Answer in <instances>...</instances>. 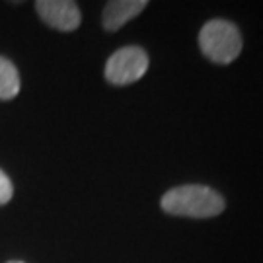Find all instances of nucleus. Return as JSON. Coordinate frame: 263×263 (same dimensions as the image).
<instances>
[{
	"instance_id": "1",
	"label": "nucleus",
	"mask_w": 263,
	"mask_h": 263,
	"mask_svg": "<svg viewBox=\"0 0 263 263\" xmlns=\"http://www.w3.org/2000/svg\"><path fill=\"white\" fill-rule=\"evenodd\" d=\"M226 207L224 197L209 185L185 183L168 189L160 199V209L172 216L185 218H213Z\"/></svg>"
},
{
	"instance_id": "2",
	"label": "nucleus",
	"mask_w": 263,
	"mask_h": 263,
	"mask_svg": "<svg viewBox=\"0 0 263 263\" xmlns=\"http://www.w3.org/2000/svg\"><path fill=\"white\" fill-rule=\"evenodd\" d=\"M199 49L215 65H230L242 53L244 37L228 20H209L199 31Z\"/></svg>"
},
{
	"instance_id": "3",
	"label": "nucleus",
	"mask_w": 263,
	"mask_h": 263,
	"mask_svg": "<svg viewBox=\"0 0 263 263\" xmlns=\"http://www.w3.org/2000/svg\"><path fill=\"white\" fill-rule=\"evenodd\" d=\"M151 65L148 53L139 45L117 49L105 63L104 76L111 86H129L139 82Z\"/></svg>"
},
{
	"instance_id": "4",
	"label": "nucleus",
	"mask_w": 263,
	"mask_h": 263,
	"mask_svg": "<svg viewBox=\"0 0 263 263\" xmlns=\"http://www.w3.org/2000/svg\"><path fill=\"white\" fill-rule=\"evenodd\" d=\"M35 12L49 28L57 31H74L82 20L78 4L70 0H37Z\"/></svg>"
},
{
	"instance_id": "5",
	"label": "nucleus",
	"mask_w": 263,
	"mask_h": 263,
	"mask_svg": "<svg viewBox=\"0 0 263 263\" xmlns=\"http://www.w3.org/2000/svg\"><path fill=\"white\" fill-rule=\"evenodd\" d=\"M148 6L146 0H111L107 2L102 14V24L105 31H117L125 24L135 20Z\"/></svg>"
},
{
	"instance_id": "6",
	"label": "nucleus",
	"mask_w": 263,
	"mask_h": 263,
	"mask_svg": "<svg viewBox=\"0 0 263 263\" xmlns=\"http://www.w3.org/2000/svg\"><path fill=\"white\" fill-rule=\"evenodd\" d=\"M20 94V72L16 65L6 59L0 57V100L8 102L14 100Z\"/></svg>"
},
{
	"instance_id": "7",
	"label": "nucleus",
	"mask_w": 263,
	"mask_h": 263,
	"mask_svg": "<svg viewBox=\"0 0 263 263\" xmlns=\"http://www.w3.org/2000/svg\"><path fill=\"white\" fill-rule=\"evenodd\" d=\"M14 195V185H12V179L0 170V205H6L10 203V199Z\"/></svg>"
},
{
	"instance_id": "8",
	"label": "nucleus",
	"mask_w": 263,
	"mask_h": 263,
	"mask_svg": "<svg viewBox=\"0 0 263 263\" xmlns=\"http://www.w3.org/2000/svg\"><path fill=\"white\" fill-rule=\"evenodd\" d=\"M8 263H24V261H8Z\"/></svg>"
}]
</instances>
